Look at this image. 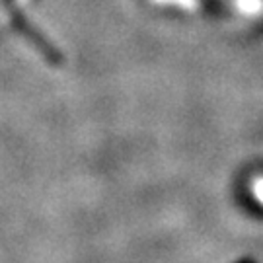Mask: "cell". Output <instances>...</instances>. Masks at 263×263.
<instances>
[{"mask_svg":"<svg viewBox=\"0 0 263 263\" xmlns=\"http://www.w3.org/2000/svg\"><path fill=\"white\" fill-rule=\"evenodd\" d=\"M250 191H252V195H254L255 201L263 207V174L261 176H255V178L252 179Z\"/></svg>","mask_w":263,"mask_h":263,"instance_id":"cell-2","label":"cell"},{"mask_svg":"<svg viewBox=\"0 0 263 263\" xmlns=\"http://www.w3.org/2000/svg\"><path fill=\"white\" fill-rule=\"evenodd\" d=\"M238 8L248 14H257L263 8V0H238Z\"/></svg>","mask_w":263,"mask_h":263,"instance_id":"cell-1","label":"cell"},{"mask_svg":"<svg viewBox=\"0 0 263 263\" xmlns=\"http://www.w3.org/2000/svg\"><path fill=\"white\" fill-rule=\"evenodd\" d=\"M158 4H174V6H179L183 10H191L197 8V0H154Z\"/></svg>","mask_w":263,"mask_h":263,"instance_id":"cell-3","label":"cell"}]
</instances>
